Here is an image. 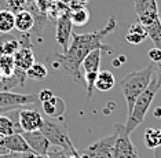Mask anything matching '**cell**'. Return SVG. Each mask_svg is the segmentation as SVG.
Wrapping results in <instances>:
<instances>
[{
    "label": "cell",
    "instance_id": "13",
    "mask_svg": "<svg viewBox=\"0 0 161 158\" xmlns=\"http://www.w3.org/2000/svg\"><path fill=\"white\" fill-rule=\"evenodd\" d=\"M2 146L10 153L22 154V153L31 151V149H29L26 140L24 139L22 133H13V135H8V136H4Z\"/></svg>",
    "mask_w": 161,
    "mask_h": 158
},
{
    "label": "cell",
    "instance_id": "34",
    "mask_svg": "<svg viewBox=\"0 0 161 158\" xmlns=\"http://www.w3.org/2000/svg\"><path fill=\"white\" fill-rule=\"evenodd\" d=\"M153 114H154L156 118H161V107H156L154 112H153Z\"/></svg>",
    "mask_w": 161,
    "mask_h": 158
},
{
    "label": "cell",
    "instance_id": "15",
    "mask_svg": "<svg viewBox=\"0 0 161 158\" xmlns=\"http://www.w3.org/2000/svg\"><path fill=\"white\" fill-rule=\"evenodd\" d=\"M146 37H147V30H146V28L141 24V22L136 21L128 26L127 33H125V36H124V40H125L127 43L135 44V46H136V44L143 43L146 40Z\"/></svg>",
    "mask_w": 161,
    "mask_h": 158
},
{
    "label": "cell",
    "instance_id": "21",
    "mask_svg": "<svg viewBox=\"0 0 161 158\" xmlns=\"http://www.w3.org/2000/svg\"><path fill=\"white\" fill-rule=\"evenodd\" d=\"M145 146L150 150L161 147V129L160 128H147L145 131Z\"/></svg>",
    "mask_w": 161,
    "mask_h": 158
},
{
    "label": "cell",
    "instance_id": "10",
    "mask_svg": "<svg viewBox=\"0 0 161 158\" xmlns=\"http://www.w3.org/2000/svg\"><path fill=\"white\" fill-rule=\"evenodd\" d=\"M43 117L37 110L33 109H18V124L22 132H35L40 131L43 127Z\"/></svg>",
    "mask_w": 161,
    "mask_h": 158
},
{
    "label": "cell",
    "instance_id": "1",
    "mask_svg": "<svg viewBox=\"0 0 161 158\" xmlns=\"http://www.w3.org/2000/svg\"><path fill=\"white\" fill-rule=\"evenodd\" d=\"M117 26V21L114 17H110L108 24L102 29L90 32V33H72V40L68 50L65 52L53 51L47 55L46 62L50 66L54 74L70 76L75 81H83V76L80 73V68L84 58L94 50H101L106 54H112L113 47L103 43V39L109 33H112Z\"/></svg>",
    "mask_w": 161,
    "mask_h": 158
},
{
    "label": "cell",
    "instance_id": "30",
    "mask_svg": "<svg viewBox=\"0 0 161 158\" xmlns=\"http://www.w3.org/2000/svg\"><path fill=\"white\" fill-rule=\"evenodd\" d=\"M125 61H127V57L125 55H120V57H117L114 61L112 62V65L114 66V68H120L123 63H125Z\"/></svg>",
    "mask_w": 161,
    "mask_h": 158
},
{
    "label": "cell",
    "instance_id": "3",
    "mask_svg": "<svg viewBox=\"0 0 161 158\" xmlns=\"http://www.w3.org/2000/svg\"><path fill=\"white\" fill-rule=\"evenodd\" d=\"M158 91H160V87H158V84H157V77H156V73H154V76H153L149 87L138 96V99L134 103L132 112H131L127 117V121H125V124H124V127H125V131H127L128 135H130L131 132H134L142 123H143L150 106L153 103V99L156 98V95Z\"/></svg>",
    "mask_w": 161,
    "mask_h": 158
},
{
    "label": "cell",
    "instance_id": "12",
    "mask_svg": "<svg viewBox=\"0 0 161 158\" xmlns=\"http://www.w3.org/2000/svg\"><path fill=\"white\" fill-rule=\"evenodd\" d=\"M22 136L26 140L31 151L36 155H46L50 151V142L46 139V136L40 131L35 132H22Z\"/></svg>",
    "mask_w": 161,
    "mask_h": 158
},
{
    "label": "cell",
    "instance_id": "27",
    "mask_svg": "<svg viewBox=\"0 0 161 158\" xmlns=\"http://www.w3.org/2000/svg\"><path fill=\"white\" fill-rule=\"evenodd\" d=\"M97 76L98 72H90V73H84V81H86L87 87V99H91L94 94V88H95V81H97Z\"/></svg>",
    "mask_w": 161,
    "mask_h": 158
},
{
    "label": "cell",
    "instance_id": "2",
    "mask_svg": "<svg viewBox=\"0 0 161 158\" xmlns=\"http://www.w3.org/2000/svg\"><path fill=\"white\" fill-rule=\"evenodd\" d=\"M156 73V66L153 62H150L147 66L139 69V70L131 72L127 76H124L120 81V88L127 101V116L132 112L134 103L146 88L149 87L153 76Z\"/></svg>",
    "mask_w": 161,
    "mask_h": 158
},
{
    "label": "cell",
    "instance_id": "5",
    "mask_svg": "<svg viewBox=\"0 0 161 158\" xmlns=\"http://www.w3.org/2000/svg\"><path fill=\"white\" fill-rule=\"evenodd\" d=\"M114 131L117 138L114 147H113V158H139L138 149L130 139V135L127 133L124 124L117 123L114 125Z\"/></svg>",
    "mask_w": 161,
    "mask_h": 158
},
{
    "label": "cell",
    "instance_id": "19",
    "mask_svg": "<svg viewBox=\"0 0 161 158\" xmlns=\"http://www.w3.org/2000/svg\"><path fill=\"white\" fill-rule=\"evenodd\" d=\"M101 57H102V51L101 50H94L84 58L81 68L84 73H90V72H99V66H101Z\"/></svg>",
    "mask_w": 161,
    "mask_h": 158
},
{
    "label": "cell",
    "instance_id": "11",
    "mask_svg": "<svg viewBox=\"0 0 161 158\" xmlns=\"http://www.w3.org/2000/svg\"><path fill=\"white\" fill-rule=\"evenodd\" d=\"M72 28H73V24L70 21V15H69V11H65L62 13L57 19V32H55V39H57V43L58 46H61L62 48V52L68 50L69 47V41H70V37H72Z\"/></svg>",
    "mask_w": 161,
    "mask_h": 158
},
{
    "label": "cell",
    "instance_id": "9",
    "mask_svg": "<svg viewBox=\"0 0 161 158\" xmlns=\"http://www.w3.org/2000/svg\"><path fill=\"white\" fill-rule=\"evenodd\" d=\"M14 63H15V68L19 69L22 72H26L32 65L35 63V54L32 51V43H31V36L28 33L21 37L19 40V48L15 54L13 55Z\"/></svg>",
    "mask_w": 161,
    "mask_h": 158
},
{
    "label": "cell",
    "instance_id": "4",
    "mask_svg": "<svg viewBox=\"0 0 161 158\" xmlns=\"http://www.w3.org/2000/svg\"><path fill=\"white\" fill-rule=\"evenodd\" d=\"M40 132L46 136V139L50 142V144L57 146L59 149L69 150V151H76V147L69 138L66 123L64 118H48L46 117L43 121V127L40 128Z\"/></svg>",
    "mask_w": 161,
    "mask_h": 158
},
{
    "label": "cell",
    "instance_id": "14",
    "mask_svg": "<svg viewBox=\"0 0 161 158\" xmlns=\"http://www.w3.org/2000/svg\"><path fill=\"white\" fill-rule=\"evenodd\" d=\"M42 109L48 118H61L64 116L65 110H66V105H65V101L62 98L54 95L50 101L43 102Z\"/></svg>",
    "mask_w": 161,
    "mask_h": 158
},
{
    "label": "cell",
    "instance_id": "16",
    "mask_svg": "<svg viewBox=\"0 0 161 158\" xmlns=\"http://www.w3.org/2000/svg\"><path fill=\"white\" fill-rule=\"evenodd\" d=\"M36 24L35 15L28 10H19L15 13V29L21 33H28L32 30Z\"/></svg>",
    "mask_w": 161,
    "mask_h": 158
},
{
    "label": "cell",
    "instance_id": "8",
    "mask_svg": "<svg viewBox=\"0 0 161 158\" xmlns=\"http://www.w3.org/2000/svg\"><path fill=\"white\" fill-rule=\"evenodd\" d=\"M37 95L32 94H15V92H0V109L3 112L21 109L25 105L37 103Z\"/></svg>",
    "mask_w": 161,
    "mask_h": 158
},
{
    "label": "cell",
    "instance_id": "22",
    "mask_svg": "<svg viewBox=\"0 0 161 158\" xmlns=\"http://www.w3.org/2000/svg\"><path fill=\"white\" fill-rule=\"evenodd\" d=\"M69 15H70L72 24L76 25V26H84V25H87L90 21V17H91L88 8H86V7L69 11Z\"/></svg>",
    "mask_w": 161,
    "mask_h": 158
},
{
    "label": "cell",
    "instance_id": "35",
    "mask_svg": "<svg viewBox=\"0 0 161 158\" xmlns=\"http://www.w3.org/2000/svg\"><path fill=\"white\" fill-rule=\"evenodd\" d=\"M7 153H10V151H7L3 146H0V155H2V154H7Z\"/></svg>",
    "mask_w": 161,
    "mask_h": 158
},
{
    "label": "cell",
    "instance_id": "26",
    "mask_svg": "<svg viewBox=\"0 0 161 158\" xmlns=\"http://www.w3.org/2000/svg\"><path fill=\"white\" fill-rule=\"evenodd\" d=\"M15 63L13 57H0V72L3 77H10L15 73Z\"/></svg>",
    "mask_w": 161,
    "mask_h": 158
},
{
    "label": "cell",
    "instance_id": "6",
    "mask_svg": "<svg viewBox=\"0 0 161 158\" xmlns=\"http://www.w3.org/2000/svg\"><path fill=\"white\" fill-rule=\"evenodd\" d=\"M116 138L117 133L116 131H113V133L94 142L88 147L79 151L80 155L81 158H113V147H114Z\"/></svg>",
    "mask_w": 161,
    "mask_h": 158
},
{
    "label": "cell",
    "instance_id": "36",
    "mask_svg": "<svg viewBox=\"0 0 161 158\" xmlns=\"http://www.w3.org/2000/svg\"><path fill=\"white\" fill-rule=\"evenodd\" d=\"M36 158H51L48 154H46V155H36Z\"/></svg>",
    "mask_w": 161,
    "mask_h": 158
},
{
    "label": "cell",
    "instance_id": "38",
    "mask_svg": "<svg viewBox=\"0 0 161 158\" xmlns=\"http://www.w3.org/2000/svg\"><path fill=\"white\" fill-rule=\"evenodd\" d=\"M21 4H24V0H18V7H19Z\"/></svg>",
    "mask_w": 161,
    "mask_h": 158
},
{
    "label": "cell",
    "instance_id": "7",
    "mask_svg": "<svg viewBox=\"0 0 161 158\" xmlns=\"http://www.w3.org/2000/svg\"><path fill=\"white\" fill-rule=\"evenodd\" d=\"M134 8L138 22H141L145 28L161 19L157 0H134Z\"/></svg>",
    "mask_w": 161,
    "mask_h": 158
},
{
    "label": "cell",
    "instance_id": "23",
    "mask_svg": "<svg viewBox=\"0 0 161 158\" xmlns=\"http://www.w3.org/2000/svg\"><path fill=\"white\" fill-rule=\"evenodd\" d=\"M25 74H26L28 79L40 81V80H43L47 77V74H48V69H47V66L44 63H37V62H35V63L25 72Z\"/></svg>",
    "mask_w": 161,
    "mask_h": 158
},
{
    "label": "cell",
    "instance_id": "28",
    "mask_svg": "<svg viewBox=\"0 0 161 158\" xmlns=\"http://www.w3.org/2000/svg\"><path fill=\"white\" fill-rule=\"evenodd\" d=\"M54 96V92L51 90H48V88H44V90H42L39 92V95H37V99H39V102H47V101H50L51 98Z\"/></svg>",
    "mask_w": 161,
    "mask_h": 158
},
{
    "label": "cell",
    "instance_id": "17",
    "mask_svg": "<svg viewBox=\"0 0 161 158\" xmlns=\"http://www.w3.org/2000/svg\"><path fill=\"white\" fill-rule=\"evenodd\" d=\"M19 48V40L10 33L0 36V57H13Z\"/></svg>",
    "mask_w": 161,
    "mask_h": 158
},
{
    "label": "cell",
    "instance_id": "25",
    "mask_svg": "<svg viewBox=\"0 0 161 158\" xmlns=\"http://www.w3.org/2000/svg\"><path fill=\"white\" fill-rule=\"evenodd\" d=\"M0 133L3 136H8L13 133H19L14 124V121L6 114H0Z\"/></svg>",
    "mask_w": 161,
    "mask_h": 158
},
{
    "label": "cell",
    "instance_id": "29",
    "mask_svg": "<svg viewBox=\"0 0 161 158\" xmlns=\"http://www.w3.org/2000/svg\"><path fill=\"white\" fill-rule=\"evenodd\" d=\"M147 57L153 63H157V62L161 61V51L158 48H156V47H153V48L147 52Z\"/></svg>",
    "mask_w": 161,
    "mask_h": 158
},
{
    "label": "cell",
    "instance_id": "20",
    "mask_svg": "<svg viewBox=\"0 0 161 158\" xmlns=\"http://www.w3.org/2000/svg\"><path fill=\"white\" fill-rule=\"evenodd\" d=\"M15 29V14L11 10L0 11V33L6 35Z\"/></svg>",
    "mask_w": 161,
    "mask_h": 158
},
{
    "label": "cell",
    "instance_id": "33",
    "mask_svg": "<svg viewBox=\"0 0 161 158\" xmlns=\"http://www.w3.org/2000/svg\"><path fill=\"white\" fill-rule=\"evenodd\" d=\"M21 158H36V154H33L32 151L22 153V154H21Z\"/></svg>",
    "mask_w": 161,
    "mask_h": 158
},
{
    "label": "cell",
    "instance_id": "39",
    "mask_svg": "<svg viewBox=\"0 0 161 158\" xmlns=\"http://www.w3.org/2000/svg\"><path fill=\"white\" fill-rule=\"evenodd\" d=\"M2 79H3V74H2V72H0V81H2Z\"/></svg>",
    "mask_w": 161,
    "mask_h": 158
},
{
    "label": "cell",
    "instance_id": "37",
    "mask_svg": "<svg viewBox=\"0 0 161 158\" xmlns=\"http://www.w3.org/2000/svg\"><path fill=\"white\" fill-rule=\"evenodd\" d=\"M3 139H4V136H3V135L0 133V146H2V143H3Z\"/></svg>",
    "mask_w": 161,
    "mask_h": 158
},
{
    "label": "cell",
    "instance_id": "18",
    "mask_svg": "<svg viewBox=\"0 0 161 158\" xmlns=\"http://www.w3.org/2000/svg\"><path fill=\"white\" fill-rule=\"evenodd\" d=\"M116 85V79L112 72L109 70H99L95 81V88L102 92H108Z\"/></svg>",
    "mask_w": 161,
    "mask_h": 158
},
{
    "label": "cell",
    "instance_id": "24",
    "mask_svg": "<svg viewBox=\"0 0 161 158\" xmlns=\"http://www.w3.org/2000/svg\"><path fill=\"white\" fill-rule=\"evenodd\" d=\"M146 30H147V37H150L154 47L161 51V19L146 26Z\"/></svg>",
    "mask_w": 161,
    "mask_h": 158
},
{
    "label": "cell",
    "instance_id": "40",
    "mask_svg": "<svg viewBox=\"0 0 161 158\" xmlns=\"http://www.w3.org/2000/svg\"><path fill=\"white\" fill-rule=\"evenodd\" d=\"M0 114H4V112H3V110H2V109H0Z\"/></svg>",
    "mask_w": 161,
    "mask_h": 158
},
{
    "label": "cell",
    "instance_id": "31",
    "mask_svg": "<svg viewBox=\"0 0 161 158\" xmlns=\"http://www.w3.org/2000/svg\"><path fill=\"white\" fill-rule=\"evenodd\" d=\"M156 66V77H157V84H158V87L161 88V61L154 63Z\"/></svg>",
    "mask_w": 161,
    "mask_h": 158
},
{
    "label": "cell",
    "instance_id": "32",
    "mask_svg": "<svg viewBox=\"0 0 161 158\" xmlns=\"http://www.w3.org/2000/svg\"><path fill=\"white\" fill-rule=\"evenodd\" d=\"M0 158H21V154H18V153H7V154H2Z\"/></svg>",
    "mask_w": 161,
    "mask_h": 158
}]
</instances>
